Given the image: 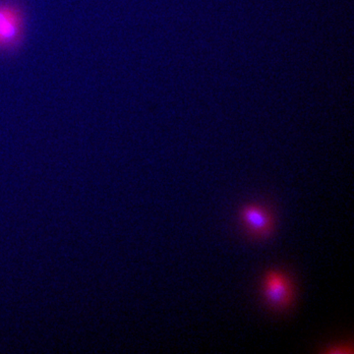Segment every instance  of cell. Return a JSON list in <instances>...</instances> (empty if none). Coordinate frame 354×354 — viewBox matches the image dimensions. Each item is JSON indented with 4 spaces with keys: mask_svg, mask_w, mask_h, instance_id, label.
I'll use <instances>...</instances> for the list:
<instances>
[{
    "mask_svg": "<svg viewBox=\"0 0 354 354\" xmlns=\"http://www.w3.org/2000/svg\"><path fill=\"white\" fill-rule=\"evenodd\" d=\"M263 295L268 305L276 310L290 308L293 301V288L285 272L271 270L263 279Z\"/></svg>",
    "mask_w": 354,
    "mask_h": 354,
    "instance_id": "1",
    "label": "cell"
},
{
    "mask_svg": "<svg viewBox=\"0 0 354 354\" xmlns=\"http://www.w3.org/2000/svg\"><path fill=\"white\" fill-rule=\"evenodd\" d=\"M24 32L23 14L17 6L0 3V50L17 46Z\"/></svg>",
    "mask_w": 354,
    "mask_h": 354,
    "instance_id": "2",
    "label": "cell"
},
{
    "mask_svg": "<svg viewBox=\"0 0 354 354\" xmlns=\"http://www.w3.org/2000/svg\"><path fill=\"white\" fill-rule=\"evenodd\" d=\"M241 220L247 232L254 239H262L269 236L274 228V218L269 209L257 204L247 205L241 211Z\"/></svg>",
    "mask_w": 354,
    "mask_h": 354,
    "instance_id": "3",
    "label": "cell"
}]
</instances>
